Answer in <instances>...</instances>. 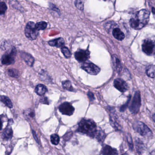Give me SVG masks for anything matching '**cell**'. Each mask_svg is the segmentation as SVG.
I'll use <instances>...</instances> for the list:
<instances>
[{"label": "cell", "instance_id": "6da1fadb", "mask_svg": "<svg viewBox=\"0 0 155 155\" xmlns=\"http://www.w3.org/2000/svg\"><path fill=\"white\" fill-rule=\"evenodd\" d=\"M150 15L149 12L146 9H142L138 12L130 21V27L135 30L141 29L148 22Z\"/></svg>", "mask_w": 155, "mask_h": 155}, {"label": "cell", "instance_id": "7a4b0ae2", "mask_svg": "<svg viewBox=\"0 0 155 155\" xmlns=\"http://www.w3.org/2000/svg\"><path fill=\"white\" fill-rule=\"evenodd\" d=\"M97 130V125L92 120L83 119L79 123L78 131L91 137H95Z\"/></svg>", "mask_w": 155, "mask_h": 155}, {"label": "cell", "instance_id": "3957f363", "mask_svg": "<svg viewBox=\"0 0 155 155\" xmlns=\"http://www.w3.org/2000/svg\"><path fill=\"white\" fill-rule=\"evenodd\" d=\"M133 128L135 130L143 137H152V131L143 122L137 121L133 124Z\"/></svg>", "mask_w": 155, "mask_h": 155}, {"label": "cell", "instance_id": "277c9868", "mask_svg": "<svg viewBox=\"0 0 155 155\" xmlns=\"http://www.w3.org/2000/svg\"><path fill=\"white\" fill-rule=\"evenodd\" d=\"M25 34L27 38L31 40L37 39L38 35V31L35 27V24L32 21H29L26 25Z\"/></svg>", "mask_w": 155, "mask_h": 155}, {"label": "cell", "instance_id": "5b68a950", "mask_svg": "<svg viewBox=\"0 0 155 155\" xmlns=\"http://www.w3.org/2000/svg\"><path fill=\"white\" fill-rule=\"evenodd\" d=\"M140 106H141V97H140V92L139 91H137L134 94L131 105L130 106V110L133 114H137L139 111Z\"/></svg>", "mask_w": 155, "mask_h": 155}, {"label": "cell", "instance_id": "8992f818", "mask_svg": "<svg viewBox=\"0 0 155 155\" xmlns=\"http://www.w3.org/2000/svg\"><path fill=\"white\" fill-rule=\"evenodd\" d=\"M16 55V49L15 48H13L11 51L5 53L2 56L1 59L2 63L3 65H10L13 64L15 62Z\"/></svg>", "mask_w": 155, "mask_h": 155}, {"label": "cell", "instance_id": "52a82bcc", "mask_svg": "<svg viewBox=\"0 0 155 155\" xmlns=\"http://www.w3.org/2000/svg\"><path fill=\"white\" fill-rule=\"evenodd\" d=\"M81 68L86 72L92 75H97L100 71V69L98 67L91 62L83 63Z\"/></svg>", "mask_w": 155, "mask_h": 155}, {"label": "cell", "instance_id": "ba28073f", "mask_svg": "<svg viewBox=\"0 0 155 155\" xmlns=\"http://www.w3.org/2000/svg\"><path fill=\"white\" fill-rule=\"evenodd\" d=\"M142 49L143 52L147 55H152L154 52L155 44L151 40H145L142 44Z\"/></svg>", "mask_w": 155, "mask_h": 155}, {"label": "cell", "instance_id": "9c48e42d", "mask_svg": "<svg viewBox=\"0 0 155 155\" xmlns=\"http://www.w3.org/2000/svg\"><path fill=\"white\" fill-rule=\"evenodd\" d=\"M60 111L63 115L71 116L74 113L75 109L71 103L68 102L62 103L59 107Z\"/></svg>", "mask_w": 155, "mask_h": 155}, {"label": "cell", "instance_id": "30bf717a", "mask_svg": "<svg viewBox=\"0 0 155 155\" xmlns=\"http://www.w3.org/2000/svg\"><path fill=\"white\" fill-rule=\"evenodd\" d=\"M90 54L88 50L80 49L75 52V58L79 62H85L89 58Z\"/></svg>", "mask_w": 155, "mask_h": 155}, {"label": "cell", "instance_id": "8fae6325", "mask_svg": "<svg viewBox=\"0 0 155 155\" xmlns=\"http://www.w3.org/2000/svg\"><path fill=\"white\" fill-rule=\"evenodd\" d=\"M114 87L121 92H124L128 90V85L125 81L122 79L117 78L114 81Z\"/></svg>", "mask_w": 155, "mask_h": 155}, {"label": "cell", "instance_id": "7c38bea8", "mask_svg": "<svg viewBox=\"0 0 155 155\" xmlns=\"http://www.w3.org/2000/svg\"><path fill=\"white\" fill-rule=\"evenodd\" d=\"M110 112L111 113H110V124L116 130L119 131V130H121V127L117 117L115 115L114 112H111V111Z\"/></svg>", "mask_w": 155, "mask_h": 155}, {"label": "cell", "instance_id": "4fadbf2b", "mask_svg": "<svg viewBox=\"0 0 155 155\" xmlns=\"http://www.w3.org/2000/svg\"><path fill=\"white\" fill-rule=\"evenodd\" d=\"M21 56L22 59L27 63V65L30 67H32L33 66L35 60L31 54L27 52H21Z\"/></svg>", "mask_w": 155, "mask_h": 155}, {"label": "cell", "instance_id": "5bb4252c", "mask_svg": "<svg viewBox=\"0 0 155 155\" xmlns=\"http://www.w3.org/2000/svg\"><path fill=\"white\" fill-rule=\"evenodd\" d=\"M112 62L115 71L118 73L120 72L122 70V65L119 59L116 55L112 56Z\"/></svg>", "mask_w": 155, "mask_h": 155}, {"label": "cell", "instance_id": "9a60e30c", "mask_svg": "<svg viewBox=\"0 0 155 155\" xmlns=\"http://www.w3.org/2000/svg\"><path fill=\"white\" fill-rule=\"evenodd\" d=\"M48 44L52 47H56L57 48H61L63 47L65 44V41L63 38H61L55 39L48 41Z\"/></svg>", "mask_w": 155, "mask_h": 155}, {"label": "cell", "instance_id": "2e32d148", "mask_svg": "<svg viewBox=\"0 0 155 155\" xmlns=\"http://www.w3.org/2000/svg\"><path fill=\"white\" fill-rule=\"evenodd\" d=\"M101 154L103 155H117L118 152L117 150L109 146L106 145L102 148Z\"/></svg>", "mask_w": 155, "mask_h": 155}, {"label": "cell", "instance_id": "e0dca14e", "mask_svg": "<svg viewBox=\"0 0 155 155\" xmlns=\"http://www.w3.org/2000/svg\"><path fill=\"white\" fill-rule=\"evenodd\" d=\"M112 34L116 39L122 41L125 38V35L119 28H115L112 31Z\"/></svg>", "mask_w": 155, "mask_h": 155}, {"label": "cell", "instance_id": "ac0fdd59", "mask_svg": "<svg viewBox=\"0 0 155 155\" xmlns=\"http://www.w3.org/2000/svg\"><path fill=\"white\" fill-rule=\"evenodd\" d=\"M13 136V130L11 128L8 127L3 131L2 134V138L4 140H8L12 138Z\"/></svg>", "mask_w": 155, "mask_h": 155}, {"label": "cell", "instance_id": "d6986e66", "mask_svg": "<svg viewBox=\"0 0 155 155\" xmlns=\"http://www.w3.org/2000/svg\"><path fill=\"white\" fill-rule=\"evenodd\" d=\"M35 91L38 95L43 96L48 91V89L45 85L43 84H39L36 87Z\"/></svg>", "mask_w": 155, "mask_h": 155}, {"label": "cell", "instance_id": "ffe728a7", "mask_svg": "<svg viewBox=\"0 0 155 155\" xmlns=\"http://www.w3.org/2000/svg\"><path fill=\"white\" fill-rule=\"evenodd\" d=\"M40 79L42 81H45L46 83H51L52 81L48 72L44 71H43L42 72H41L40 75Z\"/></svg>", "mask_w": 155, "mask_h": 155}, {"label": "cell", "instance_id": "44dd1931", "mask_svg": "<svg viewBox=\"0 0 155 155\" xmlns=\"http://www.w3.org/2000/svg\"><path fill=\"white\" fill-rule=\"evenodd\" d=\"M0 100L10 108L13 107V104L11 100L6 96H2L0 97Z\"/></svg>", "mask_w": 155, "mask_h": 155}, {"label": "cell", "instance_id": "7402d4cb", "mask_svg": "<svg viewBox=\"0 0 155 155\" xmlns=\"http://www.w3.org/2000/svg\"><path fill=\"white\" fill-rule=\"evenodd\" d=\"M24 116L27 119H31L35 117V112L33 110L28 109L24 111Z\"/></svg>", "mask_w": 155, "mask_h": 155}, {"label": "cell", "instance_id": "603a6c76", "mask_svg": "<svg viewBox=\"0 0 155 155\" xmlns=\"http://www.w3.org/2000/svg\"><path fill=\"white\" fill-rule=\"evenodd\" d=\"M155 66L153 65H150L147 68L146 73L150 78H155Z\"/></svg>", "mask_w": 155, "mask_h": 155}, {"label": "cell", "instance_id": "cb8c5ba5", "mask_svg": "<svg viewBox=\"0 0 155 155\" xmlns=\"http://www.w3.org/2000/svg\"><path fill=\"white\" fill-rule=\"evenodd\" d=\"M105 137L106 136H105V133L101 129L97 130L95 137H96L98 141L100 142L104 141Z\"/></svg>", "mask_w": 155, "mask_h": 155}, {"label": "cell", "instance_id": "d4e9b609", "mask_svg": "<svg viewBox=\"0 0 155 155\" xmlns=\"http://www.w3.org/2000/svg\"><path fill=\"white\" fill-rule=\"evenodd\" d=\"M48 24L45 21H41L35 24V27L38 31L43 30L47 28Z\"/></svg>", "mask_w": 155, "mask_h": 155}, {"label": "cell", "instance_id": "484cf974", "mask_svg": "<svg viewBox=\"0 0 155 155\" xmlns=\"http://www.w3.org/2000/svg\"><path fill=\"white\" fill-rule=\"evenodd\" d=\"M63 87L69 91H74L73 87H72L71 83L69 81H65L62 83Z\"/></svg>", "mask_w": 155, "mask_h": 155}, {"label": "cell", "instance_id": "4316f807", "mask_svg": "<svg viewBox=\"0 0 155 155\" xmlns=\"http://www.w3.org/2000/svg\"><path fill=\"white\" fill-rule=\"evenodd\" d=\"M10 3L11 6L14 8H16V9L20 11H22L23 8L19 3L17 1V0H10Z\"/></svg>", "mask_w": 155, "mask_h": 155}, {"label": "cell", "instance_id": "83f0119b", "mask_svg": "<svg viewBox=\"0 0 155 155\" xmlns=\"http://www.w3.org/2000/svg\"><path fill=\"white\" fill-rule=\"evenodd\" d=\"M8 73L10 77H12V78H18L19 76V71L16 69H11L9 70L8 71Z\"/></svg>", "mask_w": 155, "mask_h": 155}, {"label": "cell", "instance_id": "f1b7e54d", "mask_svg": "<svg viewBox=\"0 0 155 155\" xmlns=\"http://www.w3.org/2000/svg\"><path fill=\"white\" fill-rule=\"evenodd\" d=\"M61 51L64 56L67 58H68L71 57V53L67 47H61Z\"/></svg>", "mask_w": 155, "mask_h": 155}, {"label": "cell", "instance_id": "f546056e", "mask_svg": "<svg viewBox=\"0 0 155 155\" xmlns=\"http://www.w3.org/2000/svg\"><path fill=\"white\" fill-rule=\"evenodd\" d=\"M51 140L53 145H57L60 141L59 137L57 134H53L51 136Z\"/></svg>", "mask_w": 155, "mask_h": 155}, {"label": "cell", "instance_id": "4dcf8cb0", "mask_svg": "<svg viewBox=\"0 0 155 155\" xmlns=\"http://www.w3.org/2000/svg\"><path fill=\"white\" fill-rule=\"evenodd\" d=\"M8 9L6 3L4 2H0V15H4Z\"/></svg>", "mask_w": 155, "mask_h": 155}, {"label": "cell", "instance_id": "1f68e13d", "mask_svg": "<svg viewBox=\"0 0 155 155\" xmlns=\"http://www.w3.org/2000/svg\"><path fill=\"white\" fill-rule=\"evenodd\" d=\"M75 5L80 10H83L84 9V5L81 0H76L75 2Z\"/></svg>", "mask_w": 155, "mask_h": 155}, {"label": "cell", "instance_id": "d6a6232c", "mask_svg": "<svg viewBox=\"0 0 155 155\" xmlns=\"http://www.w3.org/2000/svg\"><path fill=\"white\" fill-rule=\"evenodd\" d=\"M127 140L128 144L129 147L130 148L131 150L133 149V143L132 141V138L130 134L128 133L127 135Z\"/></svg>", "mask_w": 155, "mask_h": 155}, {"label": "cell", "instance_id": "836d02e7", "mask_svg": "<svg viewBox=\"0 0 155 155\" xmlns=\"http://www.w3.org/2000/svg\"><path fill=\"white\" fill-rule=\"evenodd\" d=\"M130 97L129 98V100H128L127 102V103H126L125 105L121 106V107H120V110L121 111V112H123V111H124L125 110H126L127 107L128 106L129 103L130 101Z\"/></svg>", "mask_w": 155, "mask_h": 155}, {"label": "cell", "instance_id": "e575fe53", "mask_svg": "<svg viewBox=\"0 0 155 155\" xmlns=\"http://www.w3.org/2000/svg\"><path fill=\"white\" fill-rule=\"evenodd\" d=\"M50 8L52 10L56 12H58V13H60V12L59 9L58 8H57L55 5H53V4H50Z\"/></svg>", "mask_w": 155, "mask_h": 155}, {"label": "cell", "instance_id": "d590c367", "mask_svg": "<svg viewBox=\"0 0 155 155\" xmlns=\"http://www.w3.org/2000/svg\"><path fill=\"white\" fill-rule=\"evenodd\" d=\"M87 95L89 98V99L91 101H93L95 99L94 94H93V93H92V92H91V91H88Z\"/></svg>", "mask_w": 155, "mask_h": 155}, {"label": "cell", "instance_id": "8d00e7d4", "mask_svg": "<svg viewBox=\"0 0 155 155\" xmlns=\"http://www.w3.org/2000/svg\"><path fill=\"white\" fill-rule=\"evenodd\" d=\"M40 102L43 103V104H47V105L49 104L48 100V98L46 97H44L41 98L40 100Z\"/></svg>", "mask_w": 155, "mask_h": 155}, {"label": "cell", "instance_id": "74e56055", "mask_svg": "<svg viewBox=\"0 0 155 155\" xmlns=\"http://www.w3.org/2000/svg\"><path fill=\"white\" fill-rule=\"evenodd\" d=\"M32 134H33V137H34L35 140H36V141H37L38 143H39L38 140V138H37V135H36V133H35V131L33 130H32Z\"/></svg>", "mask_w": 155, "mask_h": 155}, {"label": "cell", "instance_id": "f35d334b", "mask_svg": "<svg viewBox=\"0 0 155 155\" xmlns=\"http://www.w3.org/2000/svg\"><path fill=\"white\" fill-rule=\"evenodd\" d=\"M2 128V121L1 118L0 117V130H1Z\"/></svg>", "mask_w": 155, "mask_h": 155}, {"label": "cell", "instance_id": "ab89813d", "mask_svg": "<svg viewBox=\"0 0 155 155\" xmlns=\"http://www.w3.org/2000/svg\"><path fill=\"white\" fill-rule=\"evenodd\" d=\"M152 10H152V12H153V14H154V12H155V9H154V8H152Z\"/></svg>", "mask_w": 155, "mask_h": 155}, {"label": "cell", "instance_id": "60d3db41", "mask_svg": "<svg viewBox=\"0 0 155 155\" xmlns=\"http://www.w3.org/2000/svg\"><path fill=\"white\" fill-rule=\"evenodd\" d=\"M105 1H109V0H104Z\"/></svg>", "mask_w": 155, "mask_h": 155}]
</instances>
